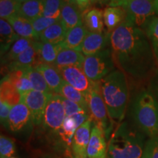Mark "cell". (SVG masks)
I'll return each instance as SVG.
<instances>
[{
  "label": "cell",
  "instance_id": "cell-14",
  "mask_svg": "<svg viewBox=\"0 0 158 158\" xmlns=\"http://www.w3.org/2000/svg\"><path fill=\"white\" fill-rule=\"evenodd\" d=\"M31 119V114L28 107L22 102L11 108L9 116V130L13 132L20 131L27 126Z\"/></svg>",
  "mask_w": 158,
  "mask_h": 158
},
{
  "label": "cell",
  "instance_id": "cell-19",
  "mask_svg": "<svg viewBox=\"0 0 158 158\" xmlns=\"http://www.w3.org/2000/svg\"><path fill=\"white\" fill-rule=\"evenodd\" d=\"M7 21L10 23L15 33L20 37L31 39L35 41L39 40V36L35 32L30 21L19 15H13L7 19Z\"/></svg>",
  "mask_w": 158,
  "mask_h": 158
},
{
  "label": "cell",
  "instance_id": "cell-18",
  "mask_svg": "<svg viewBox=\"0 0 158 158\" xmlns=\"http://www.w3.org/2000/svg\"><path fill=\"white\" fill-rule=\"evenodd\" d=\"M85 56L81 51L70 48H62L59 51L54 66L62 68L68 66H78L82 68Z\"/></svg>",
  "mask_w": 158,
  "mask_h": 158
},
{
  "label": "cell",
  "instance_id": "cell-3",
  "mask_svg": "<svg viewBox=\"0 0 158 158\" xmlns=\"http://www.w3.org/2000/svg\"><path fill=\"white\" fill-rule=\"evenodd\" d=\"M143 139L127 123L122 124L110 138L106 158H142L146 144Z\"/></svg>",
  "mask_w": 158,
  "mask_h": 158
},
{
  "label": "cell",
  "instance_id": "cell-47",
  "mask_svg": "<svg viewBox=\"0 0 158 158\" xmlns=\"http://www.w3.org/2000/svg\"><path fill=\"white\" fill-rule=\"evenodd\" d=\"M62 2L63 3L65 2H73V0H62Z\"/></svg>",
  "mask_w": 158,
  "mask_h": 158
},
{
  "label": "cell",
  "instance_id": "cell-35",
  "mask_svg": "<svg viewBox=\"0 0 158 158\" xmlns=\"http://www.w3.org/2000/svg\"><path fill=\"white\" fill-rule=\"evenodd\" d=\"M21 5L16 0H1L0 1V16L2 19H8L18 15Z\"/></svg>",
  "mask_w": 158,
  "mask_h": 158
},
{
  "label": "cell",
  "instance_id": "cell-48",
  "mask_svg": "<svg viewBox=\"0 0 158 158\" xmlns=\"http://www.w3.org/2000/svg\"><path fill=\"white\" fill-rule=\"evenodd\" d=\"M64 158H73V157L70 155H69V154H67V155H65Z\"/></svg>",
  "mask_w": 158,
  "mask_h": 158
},
{
  "label": "cell",
  "instance_id": "cell-36",
  "mask_svg": "<svg viewBox=\"0 0 158 158\" xmlns=\"http://www.w3.org/2000/svg\"><path fill=\"white\" fill-rule=\"evenodd\" d=\"M15 152V143L11 138L1 135L0 137V158H10Z\"/></svg>",
  "mask_w": 158,
  "mask_h": 158
},
{
  "label": "cell",
  "instance_id": "cell-21",
  "mask_svg": "<svg viewBox=\"0 0 158 158\" xmlns=\"http://www.w3.org/2000/svg\"><path fill=\"white\" fill-rule=\"evenodd\" d=\"M88 31L84 23L70 29L67 31L64 41L61 43L62 47L63 48L75 49L80 51L81 46Z\"/></svg>",
  "mask_w": 158,
  "mask_h": 158
},
{
  "label": "cell",
  "instance_id": "cell-11",
  "mask_svg": "<svg viewBox=\"0 0 158 158\" xmlns=\"http://www.w3.org/2000/svg\"><path fill=\"white\" fill-rule=\"evenodd\" d=\"M92 121L89 118L77 128L73 138L70 152L68 154L73 158H88L87 148L91 136Z\"/></svg>",
  "mask_w": 158,
  "mask_h": 158
},
{
  "label": "cell",
  "instance_id": "cell-27",
  "mask_svg": "<svg viewBox=\"0 0 158 158\" xmlns=\"http://www.w3.org/2000/svg\"><path fill=\"white\" fill-rule=\"evenodd\" d=\"M0 97L2 101H5L13 106L21 102V94L7 76L1 81Z\"/></svg>",
  "mask_w": 158,
  "mask_h": 158
},
{
  "label": "cell",
  "instance_id": "cell-34",
  "mask_svg": "<svg viewBox=\"0 0 158 158\" xmlns=\"http://www.w3.org/2000/svg\"><path fill=\"white\" fill-rule=\"evenodd\" d=\"M44 10L43 16L54 19H60L63 2L62 0H43Z\"/></svg>",
  "mask_w": 158,
  "mask_h": 158
},
{
  "label": "cell",
  "instance_id": "cell-40",
  "mask_svg": "<svg viewBox=\"0 0 158 158\" xmlns=\"http://www.w3.org/2000/svg\"><path fill=\"white\" fill-rule=\"evenodd\" d=\"M13 106L5 101H0V119L1 123L5 128L9 130V116Z\"/></svg>",
  "mask_w": 158,
  "mask_h": 158
},
{
  "label": "cell",
  "instance_id": "cell-17",
  "mask_svg": "<svg viewBox=\"0 0 158 158\" xmlns=\"http://www.w3.org/2000/svg\"><path fill=\"white\" fill-rule=\"evenodd\" d=\"M34 46L38 57V63H45L54 65L59 51L62 48V45L53 44L48 42L35 41Z\"/></svg>",
  "mask_w": 158,
  "mask_h": 158
},
{
  "label": "cell",
  "instance_id": "cell-15",
  "mask_svg": "<svg viewBox=\"0 0 158 158\" xmlns=\"http://www.w3.org/2000/svg\"><path fill=\"white\" fill-rule=\"evenodd\" d=\"M34 68L43 75L51 92L59 94L64 79L58 69L54 65L45 63H38Z\"/></svg>",
  "mask_w": 158,
  "mask_h": 158
},
{
  "label": "cell",
  "instance_id": "cell-49",
  "mask_svg": "<svg viewBox=\"0 0 158 158\" xmlns=\"http://www.w3.org/2000/svg\"><path fill=\"white\" fill-rule=\"evenodd\" d=\"M10 158H15V157H10Z\"/></svg>",
  "mask_w": 158,
  "mask_h": 158
},
{
  "label": "cell",
  "instance_id": "cell-43",
  "mask_svg": "<svg viewBox=\"0 0 158 158\" xmlns=\"http://www.w3.org/2000/svg\"><path fill=\"white\" fill-rule=\"evenodd\" d=\"M130 1L132 0H110L108 6L110 7H124Z\"/></svg>",
  "mask_w": 158,
  "mask_h": 158
},
{
  "label": "cell",
  "instance_id": "cell-46",
  "mask_svg": "<svg viewBox=\"0 0 158 158\" xmlns=\"http://www.w3.org/2000/svg\"><path fill=\"white\" fill-rule=\"evenodd\" d=\"M16 1L18 2H19L20 5H21V4H23V3H24L25 2H27V1H29V0H16Z\"/></svg>",
  "mask_w": 158,
  "mask_h": 158
},
{
  "label": "cell",
  "instance_id": "cell-6",
  "mask_svg": "<svg viewBox=\"0 0 158 158\" xmlns=\"http://www.w3.org/2000/svg\"><path fill=\"white\" fill-rule=\"evenodd\" d=\"M87 100L90 118L94 125L100 127L108 136L111 127L108 116H109L100 91V81L94 82L89 92L86 95Z\"/></svg>",
  "mask_w": 158,
  "mask_h": 158
},
{
  "label": "cell",
  "instance_id": "cell-33",
  "mask_svg": "<svg viewBox=\"0 0 158 158\" xmlns=\"http://www.w3.org/2000/svg\"><path fill=\"white\" fill-rule=\"evenodd\" d=\"M145 31L152 44L158 68V16L152 19Z\"/></svg>",
  "mask_w": 158,
  "mask_h": 158
},
{
  "label": "cell",
  "instance_id": "cell-32",
  "mask_svg": "<svg viewBox=\"0 0 158 158\" xmlns=\"http://www.w3.org/2000/svg\"><path fill=\"white\" fill-rule=\"evenodd\" d=\"M78 127V124L72 116H66L62 127L58 131L62 141L68 146V151H70V147L71 148L72 145L73 138Z\"/></svg>",
  "mask_w": 158,
  "mask_h": 158
},
{
  "label": "cell",
  "instance_id": "cell-25",
  "mask_svg": "<svg viewBox=\"0 0 158 158\" xmlns=\"http://www.w3.org/2000/svg\"><path fill=\"white\" fill-rule=\"evenodd\" d=\"M66 33L67 31L59 19L57 22L50 26L41 33L39 37V40L53 44H60L64 41Z\"/></svg>",
  "mask_w": 158,
  "mask_h": 158
},
{
  "label": "cell",
  "instance_id": "cell-7",
  "mask_svg": "<svg viewBox=\"0 0 158 158\" xmlns=\"http://www.w3.org/2000/svg\"><path fill=\"white\" fill-rule=\"evenodd\" d=\"M123 7L126 11L124 21L143 31L152 19L157 16L154 0H132Z\"/></svg>",
  "mask_w": 158,
  "mask_h": 158
},
{
  "label": "cell",
  "instance_id": "cell-30",
  "mask_svg": "<svg viewBox=\"0 0 158 158\" xmlns=\"http://www.w3.org/2000/svg\"><path fill=\"white\" fill-rule=\"evenodd\" d=\"M34 41L31 39L23 38V37H20L19 39H18L14 44L12 45L8 52L3 56V59H2V64H9L10 63L13 62L21 53H23L30 45H32Z\"/></svg>",
  "mask_w": 158,
  "mask_h": 158
},
{
  "label": "cell",
  "instance_id": "cell-22",
  "mask_svg": "<svg viewBox=\"0 0 158 158\" xmlns=\"http://www.w3.org/2000/svg\"><path fill=\"white\" fill-rule=\"evenodd\" d=\"M83 21L86 28L92 32L104 31L103 11L94 7L88 9L83 13Z\"/></svg>",
  "mask_w": 158,
  "mask_h": 158
},
{
  "label": "cell",
  "instance_id": "cell-10",
  "mask_svg": "<svg viewBox=\"0 0 158 158\" xmlns=\"http://www.w3.org/2000/svg\"><path fill=\"white\" fill-rule=\"evenodd\" d=\"M58 70L65 82L80 91L85 96L93 86L94 82L89 80L81 67L68 66L59 68Z\"/></svg>",
  "mask_w": 158,
  "mask_h": 158
},
{
  "label": "cell",
  "instance_id": "cell-1",
  "mask_svg": "<svg viewBox=\"0 0 158 158\" xmlns=\"http://www.w3.org/2000/svg\"><path fill=\"white\" fill-rule=\"evenodd\" d=\"M116 66L135 80L151 77L157 68L152 47L143 29L124 22L110 35Z\"/></svg>",
  "mask_w": 158,
  "mask_h": 158
},
{
  "label": "cell",
  "instance_id": "cell-28",
  "mask_svg": "<svg viewBox=\"0 0 158 158\" xmlns=\"http://www.w3.org/2000/svg\"><path fill=\"white\" fill-rule=\"evenodd\" d=\"M6 76L14 85L21 94H23L32 90L31 83L26 74L24 68L15 69L9 71L8 74Z\"/></svg>",
  "mask_w": 158,
  "mask_h": 158
},
{
  "label": "cell",
  "instance_id": "cell-8",
  "mask_svg": "<svg viewBox=\"0 0 158 158\" xmlns=\"http://www.w3.org/2000/svg\"><path fill=\"white\" fill-rule=\"evenodd\" d=\"M53 94L33 89L21 94V102L28 107L31 122L35 125L42 124L45 108Z\"/></svg>",
  "mask_w": 158,
  "mask_h": 158
},
{
  "label": "cell",
  "instance_id": "cell-41",
  "mask_svg": "<svg viewBox=\"0 0 158 158\" xmlns=\"http://www.w3.org/2000/svg\"><path fill=\"white\" fill-rule=\"evenodd\" d=\"M148 90L158 101V68L150 77Z\"/></svg>",
  "mask_w": 158,
  "mask_h": 158
},
{
  "label": "cell",
  "instance_id": "cell-24",
  "mask_svg": "<svg viewBox=\"0 0 158 158\" xmlns=\"http://www.w3.org/2000/svg\"><path fill=\"white\" fill-rule=\"evenodd\" d=\"M37 64H38V57H37V51L33 43V44L30 45L23 53H21L16 59L10 63L8 64V70L10 71L15 69L35 67Z\"/></svg>",
  "mask_w": 158,
  "mask_h": 158
},
{
  "label": "cell",
  "instance_id": "cell-16",
  "mask_svg": "<svg viewBox=\"0 0 158 158\" xmlns=\"http://www.w3.org/2000/svg\"><path fill=\"white\" fill-rule=\"evenodd\" d=\"M60 21H62L65 30L68 31L77 26L84 23L83 13L73 2L63 3L61 10Z\"/></svg>",
  "mask_w": 158,
  "mask_h": 158
},
{
  "label": "cell",
  "instance_id": "cell-50",
  "mask_svg": "<svg viewBox=\"0 0 158 158\" xmlns=\"http://www.w3.org/2000/svg\"><path fill=\"white\" fill-rule=\"evenodd\" d=\"M54 158H57V157H54Z\"/></svg>",
  "mask_w": 158,
  "mask_h": 158
},
{
  "label": "cell",
  "instance_id": "cell-13",
  "mask_svg": "<svg viewBox=\"0 0 158 158\" xmlns=\"http://www.w3.org/2000/svg\"><path fill=\"white\" fill-rule=\"evenodd\" d=\"M107 144L104 132L94 125L92 129L89 143L87 148L88 158L107 157Z\"/></svg>",
  "mask_w": 158,
  "mask_h": 158
},
{
  "label": "cell",
  "instance_id": "cell-45",
  "mask_svg": "<svg viewBox=\"0 0 158 158\" xmlns=\"http://www.w3.org/2000/svg\"><path fill=\"white\" fill-rule=\"evenodd\" d=\"M154 5H155V10L156 15L158 16V0H154Z\"/></svg>",
  "mask_w": 158,
  "mask_h": 158
},
{
  "label": "cell",
  "instance_id": "cell-31",
  "mask_svg": "<svg viewBox=\"0 0 158 158\" xmlns=\"http://www.w3.org/2000/svg\"><path fill=\"white\" fill-rule=\"evenodd\" d=\"M24 69L33 90L39 91V92H45V93L54 94L51 91L43 75L34 67H29Z\"/></svg>",
  "mask_w": 158,
  "mask_h": 158
},
{
  "label": "cell",
  "instance_id": "cell-9",
  "mask_svg": "<svg viewBox=\"0 0 158 158\" xmlns=\"http://www.w3.org/2000/svg\"><path fill=\"white\" fill-rule=\"evenodd\" d=\"M66 117L62 96L54 94L45 108L43 124L45 127L54 131H59Z\"/></svg>",
  "mask_w": 158,
  "mask_h": 158
},
{
  "label": "cell",
  "instance_id": "cell-39",
  "mask_svg": "<svg viewBox=\"0 0 158 158\" xmlns=\"http://www.w3.org/2000/svg\"><path fill=\"white\" fill-rule=\"evenodd\" d=\"M63 105H64L65 115H66V116H73L74 115H76V114L84 113L89 114L84 108L79 106L78 104L71 101V100H69L64 98H63Z\"/></svg>",
  "mask_w": 158,
  "mask_h": 158
},
{
  "label": "cell",
  "instance_id": "cell-20",
  "mask_svg": "<svg viewBox=\"0 0 158 158\" xmlns=\"http://www.w3.org/2000/svg\"><path fill=\"white\" fill-rule=\"evenodd\" d=\"M104 23L108 33L110 35L126 19V11L123 7L108 6L103 11Z\"/></svg>",
  "mask_w": 158,
  "mask_h": 158
},
{
  "label": "cell",
  "instance_id": "cell-26",
  "mask_svg": "<svg viewBox=\"0 0 158 158\" xmlns=\"http://www.w3.org/2000/svg\"><path fill=\"white\" fill-rule=\"evenodd\" d=\"M43 10V0H29L21 4L18 15L31 21L37 18L42 16Z\"/></svg>",
  "mask_w": 158,
  "mask_h": 158
},
{
  "label": "cell",
  "instance_id": "cell-42",
  "mask_svg": "<svg viewBox=\"0 0 158 158\" xmlns=\"http://www.w3.org/2000/svg\"><path fill=\"white\" fill-rule=\"evenodd\" d=\"M73 2L76 4L79 7V9L82 11V13H84L90 7L91 0H73Z\"/></svg>",
  "mask_w": 158,
  "mask_h": 158
},
{
  "label": "cell",
  "instance_id": "cell-37",
  "mask_svg": "<svg viewBox=\"0 0 158 158\" xmlns=\"http://www.w3.org/2000/svg\"><path fill=\"white\" fill-rule=\"evenodd\" d=\"M59 20L47 18L42 15V16L38 17L31 21V23L33 26V28H34L35 32L40 37V35L43 31H45L47 28H48L50 26L57 22Z\"/></svg>",
  "mask_w": 158,
  "mask_h": 158
},
{
  "label": "cell",
  "instance_id": "cell-4",
  "mask_svg": "<svg viewBox=\"0 0 158 158\" xmlns=\"http://www.w3.org/2000/svg\"><path fill=\"white\" fill-rule=\"evenodd\" d=\"M132 111L136 125L143 133L150 138L158 135V101L149 90L137 94Z\"/></svg>",
  "mask_w": 158,
  "mask_h": 158
},
{
  "label": "cell",
  "instance_id": "cell-23",
  "mask_svg": "<svg viewBox=\"0 0 158 158\" xmlns=\"http://www.w3.org/2000/svg\"><path fill=\"white\" fill-rule=\"evenodd\" d=\"M0 50L1 56L2 57L8 52L12 45L20 38V37L15 33L10 23L7 20L2 19L0 20Z\"/></svg>",
  "mask_w": 158,
  "mask_h": 158
},
{
  "label": "cell",
  "instance_id": "cell-38",
  "mask_svg": "<svg viewBox=\"0 0 158 158\" xmlns=\"http://www.w3.org/2000/svg\"><path fill=\"white\" fill-rule=\"evenodd\" d=\"M142 158H158V135L148 140L145 144Z\"/></svg>",
  "mask_w": 158,
  "mask_h": 158
},
{
  "label": "cell",
  "instance_id": "cell-5",
  "mask_svg": "<svg viewBox=\"0 0 158 158\" xmlns=\"http://www.w3.org/2000/svg\"><path fill=\"white\" fill-rule=\"evenodd\" d=\"M110 46L91 56H85L82 68L93 82H98L116 70Z\"/></svg>",
  "mask_w": 158,
  "mask_h": 158
},
{
  "label": "cell",
  "instance_id": "cell-12",
  "mask_svg": "<svg viewBox=\"0 0 158 158\" xmlns=\"http://www.w3.org/2000/svg\"><path fill=\"white\" fill-rule=\"evenodd\" d=\"M110 35L107 31L102 32L88 31L81 46L80 51L85 56L100 52L108 48V44L110 45Z\"/></svg>",
  "mask_w": 158,
  "mask_h": 158
},
{
  "label": "cell",
  "instance_id": "cell-2",
  "mask_svg": "<svg viewBox=\"0 0 158 158\" xmlns=\"http://www.w3.org/2000/svg\"><path fill=\"white\" fill-rule=\"evenodd\" d=\"M100 86L109 118L120 122L124 117L129 94L126 75L120 70H114L100 81Z\"/></svg>",
  "mask_w": 158,
  "mask_h": 158
},
{
  "label": "cell",
  "instance_id": "cell-44",
  "mask_svg": "<svg viewBox=\"0 0 158 158\" xmlns=\"http://www.w3.org/2000/svg\"><path fill=\"white\" fill-rule=\"evenodd\" d=\"M110 2V0H91L90 6H92V5L103 6L106 5H109Z\"/></svg>",
  "mask_w": 158,
  "mask_h": 158
},
{
  "label": "cell",
  "instance_id": "cell-29",
  "mask_svg": "<svg viewBox=\"0 0 158 158\" xmlns=\"http://www.w3.org/2000/svg\"><path fill=\"white\" fill-rule=\"evenodd\" d=\"M59 94V95L62 96L63 98L68 99L69 100H71V101L78 104L79 106H81L82 108H84V109L89 114L88 102L86 96H85L82 92H81L80 91L77 90L76 89L73 87L72 86H70V85L68 84V83L65 82L64 81L62 83Z\"/></svg>",
  "mask_w": 158,
  "mask_h": 158
}]
</instances>
